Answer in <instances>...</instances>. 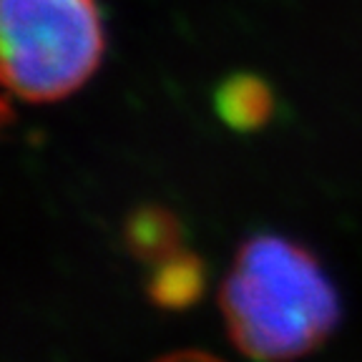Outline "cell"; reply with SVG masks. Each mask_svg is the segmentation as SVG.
I'll list each match as a JSON object with an SVG mask.
<instances>
[{
	"label": "cell",
	"instance_id": "1",
	"mask_svg": "<svg viewBox=\"0 0 362 362\" xmlns=\"http://www.w3.org/2000/svg\"><path fill=\"white\" fill-rule=\"evenodd\" d=\"M226 334L255 362L312 355L342 322V300L310 247L277 232L247 237L219 287Z\"/></svg>",
	"mask_w": 362,
	"mask_h": 362
},
{
	"label": "cell",
	"instance_id": "2",
	"mask_svg": "<svg viewBox=\"0 0 362 362\" xmlns=\"http://www.w3.org/2000/svg\"><path fill=\"white\" fill-rule=\"evenodd\" d=\"M3 86L30 106L74 96L106 56L98 0H0Z\"/></svg>",
	"mask_w": 362,
	"mask_h": 362
},
{
	"label": "cell",
	"instance_id": "3",
	"mask_svg": "<svg viewBox=\"0 0 362 362\" xmlns=\"http://www.w3.org/2000/svg\"><path fill=\"white\" fill-rule=\"evenodd\" d=\"M277 98L274 90L257 74L226 76L214 90V111L226 129L237 134L262 131L274 116Z\"/></svg>",
	"mask_w": 362,
	"mask_h": 362
},
{
	"label": "cell",
	"instance_id": "4",
	"mask_svg": "<svg viewBox=\"0 0 362 362\" xmlns=\"http://www.w3.org/2000/svg\"><path fill=\"white\" fill-rule=\"evenodd\" d=\"M206 289V264L189 249L151 264L146 279V297L153 307L164 312H184L204 297Z\"/></svg>",
	"mask_w": 362,
	"mask_h": 362
},
{
	"label": "cell",
	"instance_id": "5",
	"mask_svg": "<svg viewBox=\"0 0 362 362\" xmlns=\"http://www.w3.org/2000/svg\"><path fill=\"white\" fill-rule=\"evenodd\" d=\"M121 239L134 259L156 264L184 249V226L179 216L161 204H141L124 219Z\"/></svg>",
	"mask_w": 362,
	"mask_h": 362
},
{
	"label": "cell",
	"instance_id": "6",
	"mask_svg": "<svg viewBox=\"0 0 362 362\" xmlns=\"http://www.w3.org/2000/svg\"><path fill=\"white\" fill-rule=\"evenodd\" d=\"M153 362H224V360H219V357L211 355V352H202V350H176V352H169V355L156 357Z\"/></svg>",
	"mask_w": 362,
	"mask_h": 362
}]
</instances>
